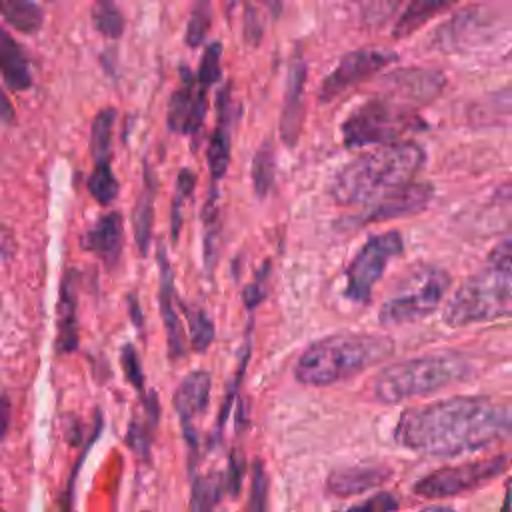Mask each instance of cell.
Segmentation results:
<instances>
[{
	"mask_svg": "<svg viewBox=\"0 0 512 512\" xmlns=\"http://www.w3.org/2000/svg\"><path fill=\"white\" fill-rule=\"evenodd\" d=\"M206 90L200 86L188 70H184V80L180 88L172 94L168 104V128L178 134H194L206 116Z\"/></svg>",
	"mask_w": 512,
	"mask_h": 512,
	"instance_id": "cell-14",
	"label": "cell"
},
{
	"mask_svg": "<svg viewBox=\"0 0 512 512\" xmlns=\"http://www.w3.org/2000/svg\"><path fill=\"white\" fill-rule=\"evenodd\" d=\"M426 152L416 142H388L360 154L342 166L330 186V198L340 206H358L410 182L422 168Z\"/></svg>",
	"mask_w": 512,
	"mask_h": 512,
	"instance_id": "cell-2",
	"label": "cell"
},
{
	"mask_svg": "<svg viewBox=\"0 0 512 512\" xmlns=\"http://www.w3.org/2000/svg\"><path fill=\"white\" fill-rule=\"evenodd\" d=\"M456 2L458 0H408L406 8L402 10V14L394 22L392 36L396 40H400V38H406V36L414 34L426 22H430L434 16L452 8Z\"/></svg>",
	"mask_w": 512,
	"mask_h": 512,
	"instance_id": "cell-23",
	"label": "cell"
},
{
	"mask_svg": "<svg viewBox=\"0 0 512 512\" xmlns=\"http://www.w3.org/2000/svg\"><path fill=\"white\" fill-rule=\"evenodd\" d=\"M226 488V478L222 474H206L196 478L194 486H192V500H190V508L194 510H210L214 508L220 498L222 492Z\"/></svg>",
	"mask_w": 512,
	"mask_h": 512,
	"instance_id": "cell-27",
	"label": "cell"
},
{
	"mask_svg": "<svg viewBox=\"0 0 512 512\" xmlns=\"http://www.w3.org/2000/svg\"><path fill=\"white\" fill-rule=\"evenodd\" d=\"M212 24V2L210 0H194L190 20L186 26V44L196 48L204 42Z\"/></svg>",
	"mask_w": 512,
	"mask_h": 512,
	"instance_id": "cell-32",
	"label": "cell"
},
{
	"mask_svg": "<svg viewBox=\"0 0 512 512\" xmlns=\"http://www.w3.org/2000/svg\"><path fill=\"white\" fill-rule=\"evenodd\" d=\"M274 182V152L266 142L252 160V184L258 198H264Z\"/></svg>",
	"mask_w": 512,
	"mask_h": 512,
	"instance_id": "cell-31",
	"label": "cell"
},
{
	"mask_svg": "<svg viewBox=\"0 0 512 512\" xmlns=\"http://www.w3.org/2000/svg\"><path fill=\"white\" fill-rule=\"evenodd\" d=\"M512 316V268L488 264L468 276L448 298L442 320L450 328Z\"/></svg>",
	"mask_w": 512,
	"mask_h": 512,
	"instance_id": "cell-5",
	"label": "cell"
},
{
	"mask_svg": "<svg viewBox=\"0 0 512 512\" xmlns=\"http://www.w3.org/2000/svg\"><path fill=\"white\" fill-rule=\"evenodd\" d=\"M0 72L12 90H26L32 84L30 66L16 40L0 26Z\"/></svg>",
	"mask_w": 512,
	"mask_h": 512,
	"instance_id": "cell-22",
	"label": "cell"
},
{
	"mask_svg": "<svg viewBox=\"0 0 512 512\" xmlns=\"http://www.w3.org/2000/svg\"><path fill=\"white\" fill-rule=\"evenodd\" d=\"M488 264L512 268V232H508L488 254Z\"/></svg>",
	"mask_w": 512,
	"mask_h": 512,
	"instance_id": "cell-41",
	"label": "cell"
},
{
	"mask_svg": "<svg viewBox=\"0 0 512 512\" xmlns=\"http://www.w3.org/2000/svg\"><path fill=\"white\" fill-rule=\"evenodd\" d=\"M396 344L386 334L342 332L312 342L298 358L294 376L306 386H334L392 356Z\"/></svg>",
	"mask_w": 512,
	"mask_h": 512,
	"instance_id": "cell-3",
	"label": "cell"
},
{
	"mask_svg": "<svg viewBox=\"0 0 512 512\" xmlns=\"http://www.w3.org/2000/svg\"><path fill=\"white\" fill-rule=\"evenodd\" d=\"M210 388H212V378L206 370H194L186 374L180 382V386L174 392V408L184 424L186 436L192 432L190 422L200 416L210 398Z\"/></svg>",
	"mask_w": 512,
	"mask_h": 512,
	"instance_id": "cell-19",
	"label": "cell"
},
{
	"mask_svg": "<svg viewBox=\"0 0 512 512\" xmlns=\"http://www.w3.org/2000/svg\"><path fill=\"white\" fill-rule=\"evenodd\" d=\"M394 60L396 54L386 48H360L344 54L334 70L322 80L318 90L320 102L336 100L340 94L384 70Z\"/></svg>",
	"mask_w": 512,
	"mask_h": 512,
	"instance_id": "cell-10",
	"label": "cell"
},
{
	"mask_svg": "<svg viewBox=\"0 0 512 512\" xmlns=\"http://www.w3.org/2000/svg\"><path fill=\"white\" fill-rule=\"evenodd\" d=\"M240 482H242V462H238L236 458H230V470H228V476H226V486L232 494H238Z\"/></svg>",
	"mask_w": 512,
	"mask_h": 512,
	"instance_id": "cell-43",
	"label": "cell"
},
{
	"mask_svg": "<svg viewBox=\"0 0 512 512\" xmlns=\"http://www.w3.org/2000/svg\"><path fill=\"white\" fill-rule=\"evenodd\" d=\"M130 314H132V318H134V324L140 326V324H142V316H140V308H138L136 296H130Z\"/></svg>",
	"mask_w": 512,
	"mask_h": 512,
	"instance_id": "cell-46",
	"label": "cell"
},
{
	"mask_svg": "<svg viewBox=\"0 0 512 512\" xmlns=\"http://www.w3.org/2000/svg\"><path fill=\"white\" fill-rule=\"evenodd\" d=\"M426 128V122L408 102L392 96H374L354 108L340 126L342 140L348 148L378 146L398 142L406 134Z\"/></svg>",
	"mask_w": 512,
	"mask_h": 512,
	"instance_id": "cell-6",
	"label": "cell"
},
{
	"mask_svg": "<svg viewBox=\"0 0 512 512\" xmlns=\"http://www.w3.org/2000/svg\"><path fill=\"white\" fill-rule=\"evenodd\" d=\"M186 320H188V328H190V346L194 352H204L212 340H214V322L212 318L198 306H182Z\"/></svg>",
	"mask_w": 512,
	"mask_h": 512,
	"instance_id": "cell-28",
	"label": "cell"
},
{
	"mask_svg": "<svg viewBox=\"0 0 512 512\" xmlns=\"http://www.w3.org/2000/svg\"><path fill=\"white\" fill-rule=\"evenodd\" d=\"M382 86L388 90V96H394L412 106L428 104L442 94L446 86V76L434 68L408 66L384 74Z\"/></svg>",
	"mask_w": 512,
	"mask_h": 512,
	"instance_id": "cell-12",
	"label": "cell"
},
{
	"mask_svg": "<svg viewBox=\"0 0 512 512\" xmlns=\"http://www.w3.org/2000/svg\"><path fill=\"white\" fill-rule=\"evenodd\" d=\"M492 200L498 202V204H510V206H512V180L500 184V186L496 188Z\"/></svg>",
	"mask_w": 512,
	"mask_h": 512,
	"instance_id": "cell-45",
	"label": "cell"
},
{
	"mask_svg": "<svg viewBox=\"0 0 512 512\" xmlns=\"http://www.w3.org/2000/svg\"><path fill=\"white\" fill-rule=\"evenodd\" d=\"M402 250V234L396 230H388L368 238L346 268V298L358 304H366L372 296L374 284L382 278L388 262L402 254Z\"/></svg>",
	"mask_w": 512,
	"mask_h": 512,
	"instance_id": "cell-9",
	"label": "cell"
},
{
	"mask_svg": "<svg viewBox=\"0 0 512 512\" xmlns=\"http://www.w3.org/2000/svg\"><path fill=\"white\" fill-rule=\"evenodd\" d=\"M244 32H246V40H250L252 44H258V40L262 36V26H260V20H258L256 10L252 6H248V10H246Z\"/></svg>",
	"mask_w": 512,
	"mask_h": 512,
	"instance_id": "cell-42",
	"label": "cell"
},
{
	"mask_svg": "<svg viewBox=\"0 0 512 512\" xmlns=\"http://www.w3.org/2000/svg\"><path fill=\"white\" fill-rule=\"evenodd\" d=\"M264 4H266V8L270 10V14L276 18L278 14H280V10H282V0H262Z\"/></svg>",
	"mask_w": 512,
	"mask_h": 512,
	"instance_id": "cell-48",
	"label": "cell"
},
{
	"mask_svg": "<svg viewBox=\"0 0 512 512\" xmlns=\"http://www.w3.org/2000/svg\"><path fill=\"white\" fill-rule=\"evenodd\" d=\"M268 278H270V264L266 262L254 276V280L246 286L244 290V304L246 308H254L258 306L260 300H264L266 296V288H268Z\"/></svg>",
	"mask_w": 512,
	"mask_h": 512,
	"instance_id": "cell-37",
	"label": "cell"
},
{
	"mask_svg": "<svg viewBox=\"0 0 512 512\" xmlns=\"http://www.w3.org/2000/svg\"><path fill=\"white\" fill-rule=\"evenodd\" d=\"M120 362H122V368H124V374H126L128 382H130L136 390H142V386H144V372H142V368H140V360H138V354H136V350H134L132 344L122 346Z\"/></svg>",
	"mask_w": 512,
	"mask_h": 512,
	"instance_id": "cell-35",
	"label": "cell"
},
{
	"mask_svg": "<svg viewBox=\"0 0 512 512\" xmlns=\"http://www.w3.org/2000/svg\"><path fill=\"white\" fill-rule=\"evenodd\" d=\"M266 494H268V478L260 462L254 464L252 470V488H250V510H264L266 508Z\"/></svg>",
	"mask_w": 512,
	"mask_h": 512,
	"instance_id": "cell-36",
	"label": "cell"
},
{
	"mask_svg": "<svg viewBox=\"0 0 512 512\" xmlns=\"http://www.w3.org/2000/svg\"><path fill=\"white\" fill-rule=\"evenodd\" d=\"M510 468L512 454H496L490 458H480L458 466H444L420 478L414 484V492L430 500L454 498L492 482Z\"/></svg>",
	"mask_w": 512,
	"mask_h": 512,
	"instance_id": "cell-8",
	"label": "cell"
},
{
	"mask_svg": "<svg viewBox=\"0 0 512 512\" xmlns=\"http://www.w3.org/2000/svg\"><path fill=\"white\" fill-rule=\"evenodd\" d=\"M158 268H160V312L164 318L166 340L170 358H180L186 350L184 330L176 312V294H174V274L166 256L164 246H158Z\"/></svg>",
	"mask_w": 512,
	"mask_h": 512,
	"instance_id": "cell-17",
	"label": "cell"
},
{
	"mask_svg": "<svg viewBox=\"0 0 512 512\" xmlns=\"http://www.w3.org/2000/svg\"><path fill=\"white\" fill-rule=\"evenodd\" d=\"M154 180L150 174H146V186L134 206L132 212V230H134V240L138 246V252L146 256L150 236H152V218H154Z\"/></svg>",
	"mask_w": 512,
	"mask_h": 512,
	"instance_id": "cell-24",
	"label": "cell"
},
{
	"mask_svg": "<svg viewBox=\"0 0 512 512\" xmlns=\"http://www.w3.org/2000/svg\"><path fill=\"white\" fill-rule=\"evenodd\" d=\"M116 122V110L104 108L92 120L90 130V154L94 164H110L112 158V130Z\"/></svg>",
	"mask_w": 512,
	"mask_h": 512,
	"instance_id": "cell-25",
	"label": "cell"
},
{
	"mask_svg": "<svg viewBox=\"0 0 512 512\" xmlns=\"http://www.w3.org/2000/svg\"><path fill=\"white\" fill-rule=\"evenodd\" d=\"M502 508L504 510H512V476L506 480V494H504Z\"/></svg>",
	"mask_w": 512,
	"mask_h": 512,
	"instance_id": "cell-47",
	"label": "cell"
},
{
	"mask_svg": "<svg viewBox=\"0 0 512 512\" xmlns=\"http://www.w3.org/2000/svg\"><path fill=\"white\" fill-rule=\"evenodd\" d=\"M512 438V398L454 396L406 408L394 440L416 454L448 458Z\"/></svg>",
	"mask_w": 512,
	"mask_h": 512,
	"instance_id": "cell-1",
	"label": "cell"
},
{
	"mask_svg": "<svg viewBox=\"0 0 512 512\" xmlns=\"http://www.w3.org/2000/svg\"><path fill=\"white\" fill-rule=\"evenodd\" d=\"M194 184H196V176L194 172L190 170H182L178 174V184H176V198H174V206H172V238L176 240L178 238V232H180V222H182V216H180V210H182V200L194 190Z\"/></svg>",
	"mask_w": 512,
	"mask_h": 512,
	"instance_id": "cell-34",
	"label": "cell"
},
{
	"mask_svg": "<svg viewBox=\"0 0 512 512\" xmlns=\"http://www.w3.org/2000/svg\"><path fill=\"white\" fill-rule=\"evenodd\" d=\"M500 26V16L488 6H474L454 14L432 36L438 50H470L486 42Z\"/></svg>",
	"mask_w": 512,
	"mask_h": 512,
	"instance_id": "cell-11",
	"label": "cell"
},
{
	"mask_svg": "<svg viewBox=\"0 0 512 512\" xmlns=\"http://www.w3.org/2000/svg\"><path fill=\"white\" fill-rule=\"evenodd\" d=\"M304 80H306V66L300 58H294L288 70L284 106L280 114V134L288 146L300 136L302 116H304Z\"/></svg>",
	"mask_w": 512,
	"mask_h": 512,
	"instance_id": "cell-18",
	"label": "cell"
},
{
	"mask_svg": "<svg viewBox=\"0 0 512 512\" xmlns=\"http://www.w3.org/2000/svg\"><path fill=\"white\" fill-rule=\"evenodd\" d=\"M220 56H222V46L218 42H212L200 60L196 82L204 88H210L214 82L220 78Z\"/></svg>",
	"mask_w": 512,
	"mask_h": 512,
	"instance_id": "cell-33",
	"label": "cell"
},
{
	"mask_svg": "<svg viewBox=\"0 0 512 512\" xmlns=\"http://www.w3.org/2000/svg\"><path fill=\"white\" fill-rule=\"evenodd\" d=\"M10 424V400L6 394H0V438H4Z\"/></svg>",
	"mask_w": 512,
	"mask_h": 512,
	"instance_id": "cell-44",
	"label": "cell"
},
{
	"mask_svg": "<svg viewBox=\"0 0 512 512\" xmlns=\"http://www.w3.org/2000/svg\"><path fill=\"white\" fill-rule=\"evenodd\" d=\"M92 20L94 28L106 38H120L124 32V16L114 0H96Z\"/></svg>",
	"mask_w": 512,
	"mask_h": 512,
	"instance_id": "cell-29",
	"label": "cell"
},
{
	"mask_svg": "<svg viewBox=\"0 0 512 512\" xmlns=\"http://www.w3.org/2000/svg\"><path fill=\"white\" fill-rule=\"evenodd\" d=\"M396 6H398V0H366L362 6V14L366 16V20L382 22L394 12Z\"/></svg>",
	"mask_w": 512,
	"mask_h": 512,
	"instance_id": "cell-40",
	"label": "cell"
},
{
	"mask_svg": "<svg viewBox=\"0 0 512 512\" xmlns=\"http://www.w3.org/2000/svg\"><path fill=\"white\" fill-rule=\"evenodd\" d=\"M126 442L130 444V448H132L134 452L148 454V446H150V428H148L146 424H140L138 420H132L130 426H128Z\"/></svg>",
	"mask_w": 512,
	"mask_h": 512,
	"instance_id": "cell-38",
	"label": "cell"
},
{
	"mask_svg": "<svg viewBox=\"0 0 512 512\" xmlns=\"http://www.w3.org/2000/svg\"><path fill=\"white\" fill-rule=\"evenodd\" d=\"M472 374L474 362L464 354H426L386 366L370 382V392L378 402L394 404L434 394L450 384L470 378Z\"/></svg>",
	"mask_w": 512,
	"mask_h": 512,
	"instance_id": "cell-4",
	"label": "cell"
},
{
	"mask_svg": "<svg viewBox=\"0 0 512 512\" xmlns=\"http://www.w3.org/2000/svg\"><path fill=\"white\" fill-rule=\"evenodd\" d=\"M434 196V186L428 182H406L376 200L368 202L364 222H386L422 212Z\"/></svg>",
	"mask_w": 512,
	"mask_h": 512,
	"instance_id": "cell-13",
	"label": "cell"
},
{
	"mask_svg": "<svg viewBox=\"0 0 512 512\" xmlns=\"http://www.w3.org/2000/svg\"><path fill=\"white\" fill-rule=\"evenodd\" d=\"M400 504L398 500L388 494V492H380L376 496H370L358 504L352 506V510H362V512H384V510H396Z\"/></svg>",
	"mask_w": 512,
	"mask_h": 512,
	"instance_id": "cell-39",
	"label": "cell"
},
{
	"mask_svg": "<svg viewBox=\"0 0 512 512\" xmlns=\"http://www.w3.org/2000/svg\"><path fill=\"white\" fill-rule=\"evenodd\" d=\"M80 246L96 254L108 268L116 266L124 246V226L118 212H108L94 222L90 230L80 236Z\"/></svg>",
	"mask_w": 512,
	"mask_h": 512,
	"instance_id": "cell-16",
	"label": "cell"
},
{
	"mask_svg": "<svg viewBox=\"0 0 512 512\" xmlns=\"http://www.w3.org/2000/svg\"><path fill=\"white\" fill-rule=\"evenodd\" d=\"M76 272L70 270L60 288L58 300V350L72 352L78 346V322H76Z\"/></svg>",
	"mask_w": 512,
	"mask_h": 512,
	"instance_id": "cell-21",
	"label": "cell"
},
{
	"mask_svg": "<svg viewBox=\"0 0 512 512\" xmlns=\"http://www.w3.org/2000/svg\"><path fill=\"white\" fill-rule=\"evenodd\" d=\"M228 112H230V96L228 88H224L218 96V124L208 144V168L212 180H220L230 162V128H228Z\"/></svg>",
	"mask_w": 512,
	"mask_h": 512,
	"instance_id": "cell-20",
	"label": "cell"
},
{
	"mask_svg": "<svg viewBox=\"0 0 512 512\" xmlns=\"http://www.w3.org/2000/svg\"><path fill=\"white\" fill-rule=\"evenodd\" d=\"M450 284V274L438 266L426 264L414 268L382 302L378 310L380 324L402 326L430 316L444 300Z\"/></svg>",
	"mask_w": 512,
	"mask_h": 512,
	"instance_id": "cell-7",
	"label": "cell"
},
{
	"mask_svg": "<svg viewBox=\"0 0 512 512\" xmlns=\"http://www.w3.org/2000/svg\"><path fill=\"white\" fill-rule=\"evenodd\" d=\"M88 190H90L92 198L102 206H108L116 200L120 184H118L110 164H94V170L88 178Z\"/></svg>",
	"mask_w": 512,
	"mask_h": 512,
	"instance_id": "cell-30",
	"label": "cell"
},
{
	"mask_svg": "<svg viewBox=\"0 0 512 512\" xmlns=\"http://www.w3.org/2000/svg\"><path fill=\"white\" fill-rule=\"evenodd\" d=\"M392 476V468L384 464L342 466L328 474L326 492L334 498H350L382 486Z\"/></svg>",
	"mask_w": 512,
	"mask_h": 512,
	"instance_id": "cell-15",
	"label": "cell"
},
{
	"mask_svg": "<svg viewBox=\"0 0 512 512\" xmlns=\"http://www.w3.org/2000/svg\"><path fill=\"white\" fill-rule=\"evenodd\" d=\"M0 16L24 34H34L42 26V10L32 0H0Z\"/></svg>",
	"mask_w": 512,
	"mask_h": 512,
	"instance_id": "cell-26",
	"label": "cell"
}]
</instances>
